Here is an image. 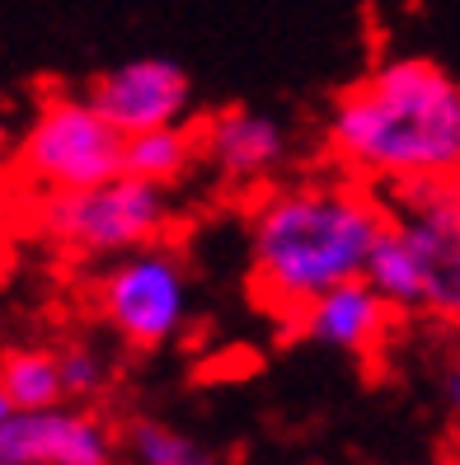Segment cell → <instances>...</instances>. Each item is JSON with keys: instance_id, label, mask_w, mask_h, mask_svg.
Here are the masks:
<instances>
[{"instance_id": "obj_2", "label": "cell", "mask_w": 460, "mask_h": 465, "mask_svg": "<svg viewBox=\"0 0 460 465\" xmlns=\"http://www.w3.org/2000/svg\"><path fill=\"white\" fill-rule=\"evenodd\" d=\"M329 151L376 179H460V80L427 57H390L329 114Z\"/></svg>"}, {"instance_id": "obj_5", "label": "cell", "mask_w": 460, "mask_h": 465, "mask_svg": "<svg viewBox=\"0 0 460 465\" xmlns=\"http://www.w3.org/2000/svg\"><path fill=\"white\" fill-rule=\"evenodd\" d=\"M99 311L132 348H165L188 324V268L165 244H142L99 278Z\"/></svg>"}, {"instance_id": "obj_8", "label": "cell", "mask_w": 460, "mask_h": 465, "mask_svg": "<svg viewBox=\"0 0 460 465\" xmlns=\"http://www.w3.org/2000/svg\"><path fill=\"white\" fill-rule=\"evenodd\" d=\"M0 465H113V432L85 409H15L0 423Z\"/></svg>"}, {"instance_id": "obj_14", "label": "cell", "mask_w": 460, "mask_h": 465, "mask_svg": "<svg viewBox=\"0 0 460 465\" xmlns=\"http://www.w3.org/2000/svg\"><path fill=\"white\" fill-rule=\"evenodd\" d=\"M127 442L142 465H211L202 442H193L188 432H179L170 423H155V419H142Z\"/></svg>"}, {"instance_id": "obj_13", "label": "cell", "mask_w": 460, "mask_h": 465, "mask_svg": "<svg viewBox=\"0 0 460 465\" xmlns=\"http://www.w3.org/2000/svg\"><path fill=\"white\" fill-rule=\"evenodd\" d=\"M0 391H5L10 409H52L62 404V371L57 352L47 348H15L0 358Z\"/></svg>"}, {"instance_id": "obj_12", "label": "cell", "mask_w": 460, "mask_h": 465, "mask_svg": "<svg viewBox=\"0 0 460 465\" xmlns=\"http://www.w3.org/2000/svg\"><path fill=\"white\" fill-rule=\"evenodd\" d=\"M198 160V142L183 123L179 127H151L122 136V174L146 179L155 188H165L188 174V165Z\"/></svg>"}, {"instance_id": "obj_18", "label": "cell", "mask_w": 460, "mask_h": 465, "mask_svg": "<svg viewBox=\"0 0 460 465\" xmlns=\"http://www.w3.org/2000/svg\"><path fill=\"white\" fill-rule=\"evenodd\" d=\"M5 146H10V132H5V127H0V155H5Z\"/></svg>"}, {"instance_id": "obj_11", "label": "cell", "mask_w": 460, "mask_h": 465, "mask_svg": "<svg viewBox=\"0 0 460 465\" xmlns=\"http://www.w3.org/2000/svg\"><path fill=\"white\" fill-rule=\"evenodd\" d=\"M362 278L381 292V301L390 311H423V263L414 254L409 235L399 231V222H390L376 240V250L362 268Z\"/></svg>"}, {"instance_id": "obj_9", "label": "cell", "mask_w": 460, "mask_h": 465, "mask_svg": "<svg viewBox=\"0 0 460 465\" xmlns=\"http://www.w3.org/2000/svg\"><path fill=\"white\" fill-rule=\"evenodd\" d=\"M193 142L221 183H259L278 174L291 155L287 127L259 108H221Z\"/></svg>"}, {"instance_id": "obj_10", "label": "cell", "mask_w": 460, "mask_h": 465, "mask_svg": "<svg viewBox=\"0 0 460 465\" xmlns=\"http://www.w3.org/2000/svg\"><path fill=\"white\" fill-rule=\"evenodd\" d=\"M390 306L381 301L367 278H353V282H338L324 296H315L310 306L296 315L301 334L319 348H338V352H367L386 339L390 330Z\"/></svg>"}, {"instance_id": "obj_16", "label": "cell", "mask_w": 460, "mask_h": 465, "mask_svg": "<svg viewBox=\"0 0 460 465\" xmlns=\"http://www.w3.org/2000/svg\"><path fill=\"white\" fill-rule=\"evenodd\" d=\"M442 391H446V404L460 414V362L455 367H446V381H442Z\"/></svg>"}, {"instance_id": "obj_15", "label": "cell", "mask_w": 460, "mask_h": 465, "mask_svg": "<svg viewBox=\"0 0 460 465\" xmlns=\"http://www.w3.org/2000/svg\"><path fill=\"white\" fill-rule=\"evenodd\" d=\"M57 371H62V395H94L103 386V376H108L103 358L85 343L57 352Z\"/></svg>"}, {"instance_id": "obj_1", "label": "cell", "mask_w": 460, "mask_h": 465, "mask_svg": "<svg viewBox=\"0 0 460 465\" xmlns=\"http://www.w3.org/2000/svg\"><path fill=\"white\" fill-rule=\"evenodd\" d=\"M390 212L353 183L273 188L250 212V287L263 311L301 315L315 296L362 278Z\"/></svg>"}, {"instance_id": "obj_6", "label": "cell", "mask_w": 460, "mask_h": 465, "mask_svg": "<svg viewBox=\"0 0 460 465\" xmlns=\"http://www.w3.org/2000/svg\"><path fill=\"white\" fill-rule=\"evenodd\" d=\"M395 207L423 263V311L460 320V179H395Z\"/></svg>"}, {"instance_id": "obj_4", "label": "cell", "mask_w": 460, "mask_h": 465, "mask_svg": "<svg viewBox=\"0 0 460 465\" xmlns=\"http://www.w3.org/2000/svg\"><path fill=\"white\" fill-rule=\"evenodd\" d=\"M19 170L52 193L99 188L122 174V132L108 127L90 99L52 94L19 142Z\"/></svg>"}, {"instance_id": "obj_17", "label": "cell", "mask_w": 460, "mask_h": 465, "mask_svg": "<svg viewBox=\"0 0 460 465\" xmlns=\"http://www.w3.org/2000/svg\"><path fill=\"white\" fill-rule=\"evenodd\" d=\"M10 414H15V409H10V400H5V391H0V423H5Z\"/></svg>"}, {"instance_id": "obj_19", "label": "cell", "mask_w": 460, "mask_h": 465, "mask_svg": "<svg viewBox=\"0 0 460 465\" xmlns=\"http://www.w3.org/2000/svg\"><path fill=\"white\" fill-rule=\"evenodd\" d=\"M0 222H5V198H0Z\"/></svg>"}, {"instance_id": "obj_3", "label": "cell", "mask_w": 460, "mask_h": 465, "mask_svg": "<svg viewBox=\"0 0 460 465\" xmlns=\"http://www.w3.org/2000/svg\"><path fill=\"white\" fill-rule=\"evenodd\" d=\"M165 226L170 193L132 174H118L99 188H75V193H47L38 207V231L47 240L94 259H118L127 250L155 244Z\"/></svg>"}, {"instance_id": "obj_7", "label": "cell", "mask_w": 460, "mask_h": 465, "mask_svg": "<svg viewBox=\"0 0 460 465\" xmlns=\"http://www.w3.org/2000/svg\"><path fill=\"white\" fill-rule=\"evenodd\" d=\"M85 99L113 132L132 136L151 127H179L193 104V80L170 57H132L103 71Z\"/></svg>"}]
</instances>
